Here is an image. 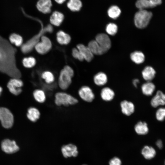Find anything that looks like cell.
<instances>
[{
    "mask_svg": "<svg viewBox=\"0 0 165 165\" xmlns=\"http://www.w3.org/2000/svg\"><path fill=\"white\" fill-rule=\"evenodd\" d=\"M139 82V80L138 79H134L133 81V84L135 87H137V84Z\"/></svg>",
    "mask_w": 165,
    "mask_h": 165,
    "instance_id": "obj_42",
    "label": "cell"
},
{
    "mask_svg": "<svg viewBox=\"0 0 165 165\" xmlns=\"http://www.w3.org/2000/svg\"><path fill=\"white\" fill-rule=\"evenodd\" d=\"M23 85L22 81L19 78H13L8 82L7 87L11 93L17 95L22 92L21 87Z\"/></svg>",
    "mask_w": 165,
    "mask_h": 165,
    "instance_id": "obj_9",
    "label": "cell"
},
{
    "mask_svg": "<svg viewBox=\"0 0 165 165\" xmlns=\"http://www.w3.org/2000/svg\"><path fill=\"white\" fill-rule=\"evenodd\" d=\"M142 75L144 79L148 82L152 80L155 76L156 71L152 67H146L142 72Z\"/></svg>",
    "mask_w": 165,
    "mask_h": 165,
    "instance_id": "obj_19",
    "label": "cell"
},
{
    "mask_svg": "<svg viewBox=\"0 0 165 165\" xmlns=\"http://www.w3.org/2000/svg\"><path fill=\"white\" fill-rule=\"evenodd\" d=\"M134 129L137 134L141 135L147 134L149 130L147 123L141 121L138 122L135 125Z\"/></svg>",
    "mask_w": 165,
    "mask_h": 165,
    "instance_id": "obj_21",
    "label": "cell"
},
{
    "mask_svg": "<svg viewBox=\"0 0 165 165\" xmlns=\"http://www.w3.org/2000/svg\"><path fill=\"white\" fill-rule=\"evenodd\" d=\"M57 39L58 42L61 44H67L71 40L70 36L62 31H59L57 33Z\"/></svg>",
    "mask_w": 165,
    "mask_h": 165,
    "instance_id": "obj_24",
    "label": "cell"
},
{
    "mask_svg": "<svg viewBox=\"0 0 165 165\" xmlns=\"http://www.w3.org/2000/svg\"><path fill=\"white\" fill-rule=\"evenodd\" d=\"M156 145L160 149H161L163 147V142L161 140H158L156 142Z\"/></svg>",
    "mask_w": 165,
    "mask_h": 165,
    "instance_id": "obj_41",
    "label": "cell"
},
{
    "mask_svg": "<svg viewBox=\"0 0 165 165\" xmlns=\"http://www.w3.org/2000/svg\"><path fill=\"white\" fill-rule=\"evenodd\" d=\"M130 57L131 60L137 64L142 63L145 61V55L140 51H135L131 53Z\"/></svg>",
    "mask_w": 165,
    "mask_h": 165,
    "instance_id": "obj_25",
    "label": "cell"
},
{
    "mask_svg": "<svg viewBox=\"0 0 165 165\" xmlns=\"http://www.w3.org/2000/svg\"><path fill=\"white\" fill-rule=\"evenodd\" d=\"M151 4L154 7L162 3V0H149Z\"/></svg>",
    "mask_w": 165,
    "mask_h": 165,
    "instance_id": "obj_39",
    "label": "cell"
},
{
    "mask_svg": "<svg viewBox=\"0 0 165 165\" xmlns=\"http://www.w3.org/2000/svg\"><path fill=\"white\" fill-rule=\"evenodd\" d=\"M78 102V101L76 98L64 92H58L55 95L54 103L58 106H68L75 105Z\"/></svg>",
    "mask_w": 165,
    "mask_h": 165,
    "instance_id": "obj_2",
    "label": "cell"
},
{
    "mask_svg": "<svg viewBox=\"0 0 165 165\" xmlns=\"http://www.w3.org/2000/svg\"><path fill=\"white\" fill-rule=\"evenodd\" d=\"M51 46L52 43L50 39L45 36H42L41 37V41L38 42L35 47L38 53L44 54L51 49Z\"/></svg>",
    "mask_w": 165,
    "mask_h": 165,
    "instance_id": "obj_8",
    "label": "cell"
},
{
    "mask_svg": "<svg viewBox=\"0 0 165 165\" xmlns=\"http://www.w3.org/2000/svg\"><path fill=\"white\" fill-rule=\"evenodd\" d=\"M151 105L156 108L160 105H165V94L160 90H158L151 101Z\"/></svg>",
    "mask_w": 165,
    "mask_h": 165,
    "instance_id": "obj_13",
    "label": "cell"
},
{
    "mask_svg": "<svg viewBox=\"0 0 165 165\" xmlns=\"http://www.w3.org/2000/svg\"><path fill=\"white\" fill-rule=\"evenodd\" d=\"M10 43L17 47L21 46L23 45V38L20 35L16 33L11 34L9 38Z\"/></svg>",
    "mask_w": 165,
    "mask_h": 165,
    "instance_id": "obj_28",
    "label": "cell"
},
{
    "mask_svg": "<svg viewBox=\"0 0 165 165\" xmlns=\"http://www.w3.org/2000/svg\"><path fill=\"white\" fill-rule=\"evenodd\" d=\"M73 77L64 69H62L58 79V84L60 88L63 90H67L71 84Z\"/></svg>",
    "mask_w": 165,
    "mask_h": 165,
    "instance_id": "obj_7",
    "label": "cell"
},
{
    "mask_svg": "<svg viewBox=\"0 0 165 165\" xmlns=\"http://www.w3.org/2000/svg\"><path fill=\"white\" fill-rule=\"evenodd\" d=\"M52 6V3L51 0H39L36 5L38 10L44 13H50Z\"/></svg>",
    "mask_w": 165,
    "mask_h": 165,
    "instance_id": "obj_14",
    "label": "cell"
},
{
    "mask_svg": "<svg viewBox=\"0 0 165 165\" xmlns=\"http://www.w3.org/2000/svg\"><path fill=\"white\" fill-rule=\"evenodd\" d=\"M121 13L120 9L116 6H111L109 8L108 11V14L109 17L114 19L118 17Z\"/></svg>",
    "mask_w": 165,
    "mask_h": 165,
    "instance_id": "obj_31",
    "label": "cell"
},
{
    "mask_svg": "<svg viewBox=\"0 0 165 165\" xmlns=\"http://www.w3.org/2000/svg\"><path fill=\"white\" fill-rule=\"evenodd\" d=\"M77 49L79 50L84 59L87 61H91L94 57V54L88 46L82 44L77 46Z\"/></svg>",
    "mask_w": 165,
    "mask_h": 165,
    "instance_id": "obj_15",
    "label": "cell"
},
{
    "mask_svg": "<svg viewBox=\"0 0 165 165\" xmlns=\"http://www.w3.org/2000/svg\"><path fill=\"white\" fill-rule=\"evenodd\" d=\"M64 19V16L61 13L55 11L51 15L50 20L51 23L56 26H59L62 23Z\"/></svg>",
    "mask_w": 165,
    "mask_h": 165,
    "instance_id": "obj_20",
    "label": "cell"
},
{
    "mask_svg": "<svg viewBox=\"0 0 165 165\" xmlns=\"http://www.w3.org/2000/svg\"><path fill=\"white\" fill-rule=\"evenodd\" d=\"M36 62L35 58L32 57H25L22 61L23 66L27 68H31L34 67Z\"/></svg>",
    "mask_w": 165,
    "mask_h": 165,
    "instance_id": "obj_34",
    "label": "cell"
},
{
    "mask_svg": "<svg viewBox=\"0 0 165 165\" xmlns=\"http://www.w3.org/2000/svg\"><path fill=\"white\" fill-rule=\"evenodd\" d=\"M64 69L68 72L73 76L74 75V72L72 69L68 66H65Z\"/></svg>",
    "mask_w": 165,
    "mask_h": 165,
    "instance_id": "obj_40",
    "label": "cell"
},
{
    "mask_svg": "<svg viewBox=\"0 0 165 165\" xmlns=\"http://www.w3.org/2000/svg\"><path fill=\"white\" fill-rule=\"evenodd\" d=\"M95 40L100 48L103 54L107 52L110 48L111 42L109 36L105 33H100L97 35Z\"/></svg>",
    "mask_w": 165,
    "mask_h": 165,
    "instance_id": "obj_6",
    "label": "cell"
},
{
    "mask_svg": "<svg viewBox=\"0 0 165 165\" xmlns=\"http://www.w3.org/2000/svg\"><path fill=\"white\" fill-rule=\"evenodd\" d=\"M135 5L139 10L154 7L149 0H138L136 2Z\"/></svg>",
    "mask_w": 165,
    "mask_h": 165,
    "instance_id": "obj_32",
    "label": "cell"
},
{
    "mask_svg": "<svg viewBox=\"0 0 165 165\" xmlns=\"http://www.w3.org/2000/svg\"><path fill=\"white\" fill-rule=\"evenodd\" d=\"M6 41L0 38V70L13 78H20L21 74L15 66L14 51Z\"/></svg>",
    "mask_w": 165,
    "mask_h": 165,
    "instance_id": "obj_1",
    "label": "cell"
},
{
    "mask_svg": "<svg viewBox=\"0 0 165 165\" xmlns=\"http://www.w3.org/2000/svg\"><path fill=\"white\" fill-rule=\"evenodd\" d=\"M2 87L1 86H0V95L1 94V93L2 91Z\"/></svg>",
    "mask_w": 165,
    "mask_h": 165,
    "instance_id": "obj_44",
    "label": "cell"
},
{
    "mask_svg": "<svg viewBox=\"0 0 165 165\" xmlns=\"http://www.w3.org/2000/svg\"><path fill=\"white\" fill-rule=\"evenodd\" d=\"M27 116L30 121L35 122L39 119L40 113L37 108L34 107H31L28 110Z\"/></svg>",
    "mask_w": 165,
    "mask_h": 165,
    "instance_id": "obj_17",
    "label": "cell"
},
{
    "mask_svg": "<svg viewBox=\"0 0 165 165\" xmlns=\"http://www.w3.org/2000/svg\"><path fill=\"white\" fill-rule=\"evenodd\" d=\"M101 95L103 100L105 101H110L113 99L115 94L111 89L106 87L102 90Z\"/></svg>",
    "mask_w": 165,
    "mask_h": 165,
    "instance_id": "obj_26",
    "label": "cell"
},
{
    "mask_svg": "<svg viewBox=\"0 0 165 165\" xmlns=\"http://www.w3.org/2000/svg\"><path fill=\"white\" fill-rule=\"evenodd\" d=\"M35 100L40 103H44L46 99V96L44 90L40 89H37L34 90L33 93Z\"/></svg>",
    "mask_w": 165,
    "mask_h": 165,
    "instance_id": "obj_23",
    "label": "cell"
},
{
    "mask_svg": "<svg viewBox=\"0 0 165 165\" xmlns=\"http://www.w3.org/2000/svg\"><path fill=\"white\" fill-rule=\"evenodd\" d=\"M151 12L145 9H141L135 14L134 23L135 26L138 28L143 29L148 24L152 16Z\"/></svg>",
    "mask_w": 165,
    "mask_h": 165,
    "instance_id": "obj_3",
    "label": "cell"
},
{
    "mask_svg": "<svg viewBox=\"0 0 165 165\" xmlns=\"http://www.w3.org/2000/svg\"><path fill=\"white\" fill-rule=\"evenodd\" d=\"M1 148L4 152L9 154L15 153L19 149L16 142L9 139H5L2 141L1 143Z\"/></svg>",
    "mask_w": 165,
    "mask_h": 165,
    "instance_id": "obj_10",
    "label": "cell"
},
{
    "mask_svg": "<svg viewBox=\"0 0 165 165\" xmlns=\"http://www.w3.org/2000/svg\"><path fill=\"white\" fill-rule=\"evenodd\" d=\"M120 106L122 112L127 116L130 115L134 112V105L131 102L124 100L121 103Z\"/></svg>",
    "mask_w": 165,
    "mask_h": 165,
    "instance_id": "obj_16",
    "label": "cell"
},
{
    "mask_svg": "<svg viewBox=\"0 0 165 165\" xmlns=\"http://www.w3.org/2000/svg\"><path fill=\"white\" fill-rule=\"evenodd\" d=\"M72 54L74 57L80 61H82L84 60L81 53L77 48H75L72 50Z\"/></svg>",
    "mask_w": 165,
    "mask_h": 165,
    "instance_id": "obj_37",
    "label": "cell"
},
{
    "mask_svg": "<svg viewBox=\"0 0 165 165\" xmlns=\"http://www.w3.org/2000/svg\"><path fill=\"white\" fill-rule=\"evenodd\" d=\"M156 116L158 121H163L165 119V108H159L156 112Z\"/></svg>",
    "mask_w": 165,
    "mask_h": 165,
    "instance_id": "obj_36",
    "label": "cell"
},
{
    "mask_svg": "<svg viewBox=\"0 0 165 165\" xmlns=\"http://www.w3.org/2000/svg\"><path fill=\"white\" fill-rule=\"evenodd\" d=\"M155 85L150 81L143 84L141 86V90L143 94L146 96L151 95L155 90Z\"/></svg>",
    "mask_w": 165,
    "mask_h": 165,
    "instance_id": "obj_22",
    "label": "cell"
},
{
    "mask_svg": "<svg viewBox=\"0 0 165 165\" xmlns=\"http://www.w3.org/2000/svg\"></svg>",
    "mask_w": 165,
    "mask_h": 165,
    "instance_id": "obj_46",
    "label": "cell"
},
{
    "mask_svg": "<svg viewBox=\"0 0 165 165\" xmlns=\"http://www.w3.org/2000/svg\"><path fill=\"white\" fill-rule=\"evenodd\" d=\"M42 78L48 84L52 83L54 81L55 78L53 74L51 72L46 71L43 72L41 75Z\"/></svg>",
    "mask_w": 165,
    "mask_h": 165,
    "instance_id": "obj_33",
    "label": "cell"
},
{
    "mask_svg": "<svg viewBox=\"0 0 165 165\" xmlns=\"http://www.w3.org/2000/svg\"><path fill=\"white\" fill-rule=\"evenodd\" d=\"M78 94L80 98L87 102H91L94 98V94L91 89L87 86L81 87L78 90Z\"/></svg>",
    "mask_w": 165,
    "mask_h": 165,
    "instance_id": "obj_11",
    "label": "cell"
},
{
    "mask_svg": "<svg viewBox=\"0 0 165 165\" xmlns=\"http://www.w3.org/2000/svg\"><path fill=\"white\" fill-rule=\"evenodd\" d=\"M53 31L52 26L49 25L44 28L42 29L38 35L27 41L21 46V50L24 53H27L31 51L35 47L36 44L38 42L39 38L42 37V35L46 32H51Z\"/></svg>",
    "mask_w": 165,
    "mask_h": 165,
    "instance_id": "obj_4",
    "label": "cell"
},
{
    "mask_svg": "<svg viewBox=\"0 0 165 165\" xmlns=\"http://www.w3.org/2000/svg\"><path fill=\"white\" fill-rule=\"evenodd\" d=\"M94 83L97 85L102 86L107 82V77L105 73L99 72L94 76Z\"/></svg>",
    "mask_w": 165,
    "mask_h": 165,
    "instance_id": "obj_27",
    "label": "cell"
},
{
    "mask_svg": "<svg viewBox=\"0 0 165 165\" xmlns=\"http://www.w3.org/2000/svg\"><path fill=\"white\" fill-rule=\"evenodd\" d=\"M109 165H122V162L119 158L115 157L110 160Z\"/></svg>",
    "mask_w": 165,
    "mask_h": 165,
    "instance_id": "obj_38",
    "label": "cell"
},
{
    "mask_svg": "<svg viewBox=\"0 0 165 165\" xmlns=\"http://www.w3.org/2000/svg\"><path fill=\"white\" fill-rule=\"evenodd\" d=\"M141 153L145 159L150 160L154 158L156 156V152L152 147L145 145L142 148Z\"/></svg>",
    "mask_w": 165,
    "mask_h": 165,
    "instance_id": "obj_18",
    "label": "cell"
},
{
    "mask_svg": "<svg viewBox=\"0 0 165 165\" xmlns=\"http://www.w3.org/2000/svg\"><path fill=\"white\" fill-rule=\"evenodd\" d=\"M118 27L117 25L113 23H110L106 26V31L109 35H114L117 32Z\"/></svg>",
    "mask_w": 165,
    "mask_h": 165,
    "instance_id": "obj_35",
    "label": "cell"
},
{
    "mask_svg": "<svg viewBox=\"0 0 165 165\" xmlns=\"http://www.w3.org/2000/svg\"><path fill=\"white\" fill-rule=\"evenodd\" d=\"M82 6V3L80 0H69L67 3L68 7L72 11H79Z\"/></svg>",
    "mask_w": 165,
    "mask_h": 165,
    "instance_id": "obj_29",
    "label": "cell"
},
{
    "mask_svg": "<svg viewBox=\"0 0 165 165\" xmlns=\"http://www.w3.org/2000/svg\"><path fill=\"white\" fill-rule=\"evenodd\" d=\"M61 149L62 153L65 158L72 156L75 157L78 154L76 146L72 144L64 145L62 147Z\"/></svg>",
    "mask_w": 165,
    "mask_h": 165,
    "instance_id": "obj_12",
    "label": "cell"
},
{
    "mask_svg": "<svg viewBox=\"0 0 165 165\" xmlns=\"http://www.w3.org/2000/svg\"><path fill=\"white\" fill-rule=\"evenodd\" d=\"M54 0L56 2L59 4H61L63 3L66 1V0Z\"/></svg>",
    "mask_w": 165,
    "mask_h": 165,
    "instance_id": "obj_43",
    "label": "cell"
},
{
    "mask_svg": "<svg viewBox=\"0 0 165 165\" xmlns=\"http://www.w3.org/2000/svg\"><path fill=\"white\" fill-rule=\"evenodd\" d=\"M88 47L94 54L101 55L103 54L96 41L92 40L88 43Z\"/></svg>",
    "mask_w": 165,
    "mask_h": 165,
    "instance_id": "obj_30",
    "label": "cell"
},
{
    "mask_svg": "<svg viewBox=\"0 0 165 165\" xmlns=\"http://www.w3.org/2000/svg\"><path fill=\"white\" fill-rule=\"evenodd\" d=\"M0 121L2 126L8 129L12 127L13 124V116L8 108L0 107Z\"/></svg>",
    "mask_w": 165,
    "mask_h": 165,
    "instance_id": "obj_5",
    "label": "cell"
},
{
    "mask_svg": "<svg viewBox=\"0 0 165 165\" xmlns=\"http://www.w3.org/2000/svg\"><path fill=\"white\" fill-rule=\"evenodd\" d=\"M164 165H165V160L164 161Z\"/></svg>",
    "mask_w": 165,
    "mask_h": 165,
    "instance_id": "obj_45",
    "label": "cell"
}]
</instances>
